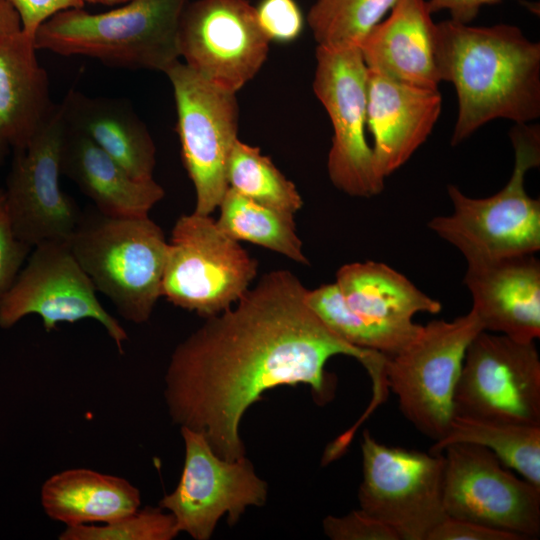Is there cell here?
Masks as SVG:
<instances>
[{"label":"cell","instance_id":"d590c367","mask_svg":"<svg viewBox=\"0 0 540 540\" xmlns=\"http://www.w3.org/2000/svg\"><path fill=\"white\" fill-rule=\"evenodd\" d=\"M21 30V20L16 10L0 1V35L14 34Z\"/></svg>","mask_w":540,"mask_h":540},{"label":"cell","instance_id":"9a60e30c","mask_svg":"<svg viewBox=\"0 0 540 540\" xmlns=\"http://www.w3.org/2000/svg\"><path fill=\"white\" fill-rule=\"evenodd\" d=\"M66 124L61 105L30 142L12 153L5 196L16 236L31 247L68 242L83 213L60 186Z\"/></svg>","mask_w":540,"mask_h":540},{"label":"cell","instance_id":"1f68e13d","mask_svg":"<svg viewBox=\"0 0 540 540\" xmlns=\"http://www.w3.org/2000/svg\"><path fill=\"white\" fill-rule=\"evenodd\" d=\"M323 529L333 540H399L394 530L361 509L343 517H326Z\"/></svg>","mask_w":540,"mask_h":540},{"label":"cell","instance_id":"e0dca14e","mask_svg":"<svg viewBox=\"0 0 540 540\" xmlns=\"http://www.w3.org/2000/svg\"><path fill=\"white\" fill-rule=\"evenodd\" d=\"M351 310L369 331L374 350L386 356L401 351L418 333V313L438 314L442 304L418 289L406 276L385 263L354 262L336 273Z\"/></svg>","mask_w":540,"mask_h":540},{"label":"cell","instance_id":"9c48e42d","mask_svg":"<svg viewBox=\"0 0 540 540\" xmlns=\"http://www.w3.org/2000/svg\"><path fill=\"white\" fill-rule=\"evenodd\" d=\"M313 90L333 128L327 170L340 191L361 198L384 189L367 129V67L358 46H321L316 49Z\"/></svg>","mask_w":540,"mask_h":540},{"label":"cell","instance_id":"3957f363","mask_svg":"<svg viewBox=\"0 0 540 540\" xmlns=\"http://www.w3.org/2000/svg\"><path fill=\"white\" fill-rule=\"evenodd\" d=\"M188 0H131L101 13L60 11L34 35L37 50L165 73L180 59L179 24Z\"/></svg>","mask_w":540,"mask_h":540},{"label":"cell","instance_id":"cb8c5ba5","mask_svg":"<svg viewBox=\"0 0 540 540\" xmlns=\"http://www.w3.org/2000/svg\"><path fill=\"white\" fill-rule=\"evenodd\" d=\"M139 490L126 479L86 468L68 469L41 488L45 513L67 527L108 523L137 510Z\"/></svg>","mask_w":540,"mask_h":540},{"label":"cell","instance_id":"7a4b0ae2","mask_svg":"<svg viewBox=\"0 0 540 540\" xmlns=\"http://www.w3.org/2000/svg\"><path fill=\"white\" fill-rule=\"evenodd\" d=\"M436 63L441 81L452 83L458 115L451 144L484 124L508 119L527 124L540 116V44L510 24L436 23Z\"/></svg>","mask_w":540,"mask_h":540},{"label":"cell","instance_id":"ffe728a7","mask_svg":"<svg viewBox=\"0 0 540 540\" xmlns=\"http://www.w3.org/2000/svg\"><path fill=\"white\" fill-rule=\"evenodd\" d=\"M436 29L426 0H399L358 47L368 69L407 84L438 89Z\"/></svg>","mask_w":540,"mask_h":540},{"label":"cell","instance_id":"e575fe53","mask_svg":"<svg viewBox=\"0 0 540 540\" xmlns=\"http://www.w3.org/2000/svg\"><path fill=\"white\" fill-rule=\"evenodd\" d=\"M431 13L447 11L450 19L470 24L479 14L480 10L487 5L501 2L502 0H426Z\"/></svg>","mask_w":540,"mask_h":540},{"label":"cell","instance_id":"f1b7e54d","mask_svg":"<svg viewBox=\"0 0 540 540\" xmlns=\"http://www.w3.org/2000/svg\"><path fill=\"white\" fill-rule=\"evenodd\" d=\"M179 534L171 513L145 507L108 523L66 527L60 540H170Z\"/></svg>","mask_w":540,"mask_h":540},{"label":"cell","instance_id":"d6986e66","mask_svg":"<svg viewBox=\"0 0 540 540\" xmlns=\"http://www.w3.org/2000/svg\"><path fill=\"white\" fill-rule=\"evenodd\" d=\"M464 283L484 331L521 342L540 337V262L534 254L467 265Z\"/></svg>","mask_w":540,"mask_h":540},{"label":"cell","instance_id":"8d00e7d4","mask_svg":"<svg viewBox=\"0 0 540 540\" xmlns=\"http://www.w3.org/2000/svg\"><path fill=\"white\" fill-rule=\"evenodd\" d=\"M129 1L131 0H83L85 4L91 3V4H99V5H106V6L122 5Z\"/></svg>","mask_w":540,"mask_h":540},{"label":"cell","instance_id":"d4e9b609","mask_svg":"<svg viewBox=\"0 0 540 540\" xmlns=\"http://www.w3.org/2000/svg\"><path fill=\"white\" fill-rule=\"evenodd\" d=\"M454 443L489 449L503 465L540 488V426L454 415L447 434L432 445L430 452L442 453Z\"/></svg>","mask_w":540,"mask_h":540},{"label":"cell","instance_id":"f546056e","mask_svg":"<svg viewBox=\"0 0 540 540\" xmlns=\"http://www.w3.org/2000/svg\"><path fill=\"white\" fill-rule=\"evenodd\" d=\"M255 9L269 41L288 43L300 36L304 18L295 0H261Z\"/></svg>","mask_w":540,"mask_h":540},{"label":"cell","instance_id":"d6a6232c","mask_svg":"<svg viewBox=\"0 0 540 540\" xmlns=\"http://www.w3.org/2000/svg\"><path fill=\"white\" fill-rule=\"evenodd\" d=\"M18 13L22 31L34 39L38 28L54 14L71 8H83V0H0Z\"/></svg>","mask_w":540,"mask_h":540},{"label":"cell","instance_id":"30bf717a","mask_svg":"<svg viewBox=\"0 0 540 540\" xmlns=\"http://www.w3.org/2000/svg\"><path fill=\"white\" fill-rule=\"evenodd\" d=\"M165 74L173 89L183 165L195 189L194 212L211 215L228 189L227 165L238 139L236 94L180 61Z\"/></svg>","mask_w":540,"mask_h":540},{"label":"cell","instance_id":"484cf974","mask_svg":"<svg viewBox=\"0 0 540 540\" xmlns=\"http://www.w3.org/2000/svg\"><path fill=\"white\" fill-rule=\"evenodd\" d=\"M218 208L216 222L234 240L248 241L296 263L309 264L296 231L294 214L257 203L230 188Z\"/></svg>","mask_w":540,"mask_h":540},{"label":"cell","instance_id":"4fadbf2b","mask_svg":"<svg viewBox=\"0 0 540 540\" xmlns=\"http://www.w3.org/2000/svg\"><path fill=\"white\" fill-rule=\"evenodd\" d=\"M180 429L185 444L181 477L174 491L160 500L159 507L173 515L179 532L195 540H208L222 516L234 525L248 507L263 506L267 484L246 456L224 459L202 433Z\"/></svg>","mask_w":540,"mask_h":540},{"label":"cell","instance_id":"603a6c76","mask_svg":"<svg viewBox=\"0 0 540 540\" xmlns=\"http://www.w3.org/2000/svg\"><path fill=\"white\" fill-rule=\"evenodd\" d=\"M65 123L91 140L138 180L153 179L156 147L144 123L123 101L69 91Z\"/></svg>","mask_w":540,"mask_h":540},{"label":"cell","instance_id":"ac0fdd59","mask_svg":"<svg viewBox=\"0 0 540 540\" xmlns=\"http://www.w3.org/2000/svg\"><path fill=\"white\" fill-rule=\"evenodd\" d=\"M441 110L438 89L407 84L367 68V129L383 178L403 166L427 140Z\"/></svg>","mask_w":540,"mask_h":540},{"label":"cell","instance_id":"7c38bea8","mask_svg":"<svg viewBox=\"0 0 540 540\" xmlns=\"http://www.w3.org/2000/svg\"><path fill=\"white\" fill-rule=\"evenodd\" d=\"M442 453L446 516L509 532L520 539L539 535V487L504 469L483 446L454 443Z\"/></svg>","mask_w":540,"mask_h":540},{"label":"cell","instance_id":"7402d4cb","mask_svg":"<svg viewBox=\"0 0 540 540\" xmlns=\"http://www.w3.org/2000/svg\"><path fill=\"white\" fill-rule=\"evenodd\" d=\"M61 172L94 202L99 212L109 216H146L165 195L154 179L134 178L91 140L67 125Z\"/></svg>","mask_w":540,"mask_h":540},{"label":"cell","instance_id":"44dd1931","mask_svg":"<svg viewBox=\"0 0 540 540\" xmlns=\"http://www.w3.org/2000/svg\"><path fill=\"white\" fill-rule=\"evenodd\" d=\"M37 51L34 39L22 30L0 35V168L30 142L56 107Z\"/></svg>","mask_w":540,"mask_h":540},{"label":"cell","instance_id":"5bb4252c","mask_svg":"<svg viewBox=\"0 0 540 540\" xmlns=\"http://www.w3.org/2000/svg\"><path fill=\"white\" fill-rule=\"evenodd\" d=\"M180 58L211 84L237 93L264 64L269 39L248 0H195L179 24Z\"/></svg>","mask_w":540,"mask_h":540},{"label":"cell","instance_id":"8fae6325","mask_svg":"<svg viewBox=\"0 0 540 540\" xmlns=\"http://www.w3.org/2000/svg\"><path fill=\"white\" fill-rule=\"evenodd\" d=\"M454 415L540 426V358L535 342L479 332L465 353Z\"/></svg>","mask_w":540,"mask_h":540},{"label":"cell","instance_id":"6da1fadb","mask_svg":"<svg viewBox=\"0 0 540 540\" xmlns=\"http://www.w3.org/2000/svg\"><path fill=\"white\" fill-rule=\"evenodd\" d=\"M306 293L290 271L268 272L179 343L165 374L173 423L202 433L218 456L236 460L246 453L241 420L266 391L305 384L318 404L327 403L335 382L325 365L335 355L354 357L379 381L386 356L336 336L310 309Z\"/></svg>","mask_w":540,"mask_h":540},{"label":"cell","instance_id":"ba28073f","mask_svg":"<svg viewBox=\"0 0 540 540\" xmlns=\"http://www.w3.org/2000/svg\"><path fill=\"white\" fill-rule=\"evenodd\" d=\"M360 509L403 540H427L447 516L443 507V453L394 447L363 432Z\"/></svg>","mask_w":540,"mask_h":540},{"label":"cell","instance_id":"4dcf8cb0","mask_svg":"<svg viewBox=\"0 0 540 540\" xmlns=\"http://www.w3.org/2000/svg\"><path fill=\"white\" fill-rule=\"evenodd\" d=\"M31 246L15 234L4 189H0V300L17 277Z\"/></svg>","mask_w":540,"mask_h":540},{"label":"cell","instance_id":"52a82bcc","mask_svg":"<svg viewBox=\"0 0 540 540\" xmlns=\"http://www.w3.org/2000/svg\"><path fill=\"white\" fill-rule=\"evenodd\" d=\"M257 261L210 215H181L168 241L162 296L202 317L235 304L257 275Z\"/></svg>","mask_w":540,"mask_h":540},{"label":"cell","instance_id":"83f0119b","mask_svg":"<svg viewBox=\"0 0 540 540\" xmlns=\"http://www.w3.org/2000/svg\"><path fill=\"white\" fill-rule=\"evenodd\" d=\"M399 0H317L307 23L321 46H358Z\"/></svg>","mask_w":540,"mask_h":540},{"label":"cell","instance_id":"4316f807","mask_svg":"<svg viewBox=\"0 0 540 540\" xmlns=\"http://www.w3.org/2000/svg\"><path fill=\"white\" fill-rule=\"evenodd\" d=\"M228 188L262 205L295 214L303 205L295 184L260 149L236 140L227 165Z\"/></svg>","mask_w":540,"mask_h":540},{"label":"cell","instance_id":"5b68a950","mask_svg":"<svg viewBox=\"0 0 540 540\" xmlns=\"http://www.w3.org/2000/svg\"><path fill=\"white\" fill-rule=\"evenodd\" d=\"M96 291L127 321L149 320L162 296L168 241L149 215L115 217L98 210L83 214L68 240Z\"/></svg>","mask_w":540,"mask_h":540},{"label":"cell","instance_id":"8992f818","mask_svg":"<svg viewBox=\"0 0 540 540\" xmlns=\"http://www.w3.org/2000/svg\"><path fill=\"white\" fill-rule=\"evenodd\" d=\"M481 331L475 313L452 321L421 325L398 353L387 356V386L398 398L403 415L435 442L447 434L454 417V393L466 350Z\"/></svg>","mask_w":540,"mask_h":540},{"label":"cell","instance_id":"836d02e7","mask_svg":"<svg viewBox=\"0 0 540 540\" xmlns=\"http://www.w3.org/2000/svg\"><path fill=\"white\" fill-rule=\"evenodd\" d=\"M427 540H521L518 536L474 522L446 517Z\"/></svg>","mask_w":540,"mask_h":540},{"label":"cell","instance_id":"277c9868","mask_svg":"<svg viewBox=\"0 0 540 540\" xmlns=\"http://www.w3.org/2000/svg\"><path fill=\"white\" fill-rule=\"evenodd\" d=\"M510 139L515 161L507 184L486 198L469 197L456 185H448L453 211L428 222L430 230L458 249L467 265L540 249V200L530 197L524 186L526 173L540 164L539 126L515 124Z\"/></svg>","mask_w":540,"mask_h":540},{"label":"cell","instance_id":"2e32d148","mask_svg":"<svg viewBox=\"0 0 540 540\" xmlns=\"http://www.w3.org/2000/svg\"><path fill=\"white\" fill-rule=\"evenodd\" d=\"M96 292L67 242H44L35 246L27 265L0 300V327L11 328L30 314L41 318L46 331L58 323L93 319L123 353L127 332L101 305Z\"/></svg>","mask_w":540,"mask_h":540}]
</instances>
